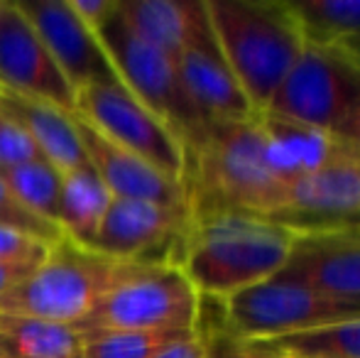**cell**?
Listing matches in <instances>:
<instances>
[{
	"label": "cell",
	"mask_w": 360,
	"mask_h": 358,
	"mask_svg": "<svg viewBox=\"0 0 360 358\" xmlns=\"http://www.w3.org/2000/svg\"><path fill=\"white\" fill-rule=\"evenodd\" d=\"M294 234L282 224L245 211L191 216L179 253L199 295L226 297L257 285L285 268Z\"/></svg>",
	"instance_id": "obj_1"
},
{
	"label": "cell",
	"mask_w": 360,
	"mask_h": 358,
	"mask_svg": "<svg viewBox=\"0 0 360 358\" xmlns=\"http://www.w3.org/2000/svg\"><path fill=\"white\" fill-rule=\"evenodd\" d=\"M191 216L245 211L275 219L287 196V181L267 158L255 115L243 123H211L201 150L184 177Z\"/></svg>",
	"instance_id": "obj_2"
},
{
	"label": "cell",
	"mask_w": 360,
	"mask_h": 358,
	"mask_svg": "<svg viewBox=\"0 0 360 358\" xmlns=\"http://www.w3.org/2000/svg\"><path fill=\"white\" fill-rule=\"evenodd\" d=\"M206 13L252 110L265 113L307 44L292 5L282 0H206Z\"/></svg>",
	"instance_id": "obj_3"
},
{
	"label": "cell",
	"mask_w": 360,
	"mask_h": 358,
	"mask_svg": "<svg viewBox=\"0 0 360 358\" xmlns=\"http://www.w3.org/2000/svg\"><path fill=\"white\" fill-rule=\"evenodd\" d=\"M143 265L110 258L62 236L49 245V253L32 275L0 297V314H25L79 326L115 285Z\"/></svg>",
	"instance_id": "obj_4"
},
{
	"label": "cell",
	"mask_w": 360,
	"mask_h": 358,
	"mask_svg": "<svg viewBox=\"0 0 360 358\" xmlns=\"http://www.w3.org/2000/svg\"><path fill=\"white\" fill-rule=\"evenodd\" d=\"M98 39L108 52L120 84L174 133L189 165V160L204 145L211 123L199 113L186 94L176 62L140 37L125 23L123 15L118 13V0H115V13L98 32Z\"/></svg>",
	"instance_id": "obj_5"
},
{
	"label": "cell",
	"mask_w": 360,
	"mask_h": 358,
	"mask_svg": "<svg viewBox=\"0 0 360 358\" xmlns=\"http://www.w3.org/2000/svg\"><path fill=\"white\" fill-rule=\"evenodd\" d=\"M360 110V62L341 44H304L265 113L336 135Z\"/></svg>",
	"instance_id": "obj_6"
},
{
	"label": "cell",
	"mask_w": 360,
	"mask_h": 358,
	"mask_svg": "<svg viewBox=\"0 0 360 358\" xmlns=\"http://www.w3.org/2000/svg\"><path fill=\"white\" fill-rule=\"evenodd\" d=\"M199 292L176 263H145L115 285L76 329L89 331H194Z\"/></svg>",
	"instance_id": "obj_7"
},
{
	"label": "cell",
	"mask_w": 360,
	"mask_h": 358,
	"mask_svg": "<svg viewBox=\"0 0 360 358\" xmlns=\"http://www.w3.org/2000/svg\"><path fill=\"white\" fill-rule=\"evenodd\" d=\"M223 307L228 331L245 341H272L360 319V305L328 300L282 272L226 297Z\"/></svg>",
	"instance_id": "obj_8"
},
{
	"label": "cell",
	"mask_w": 360,
	"mask_h": 358,
	"mask_svg": "<svg viewBox=\"0 0 360 358\" xmlns=\"http://www.w3.org/2000/svg\"><path fill=\"white\" fill-rule=\"evenodd\" d=\"M76 113L91 120L105 138L160 170L165 177L184 184L186 153L181 143L120 84V79L81 89L76 94Z\"/></svg>",
	"instance_id": "obj_9"
},
{
	"label": "cell",
	"mask_w": 360,
	"mask_h": 358,
	"mask_svg": "<svg viewBox=\"0 0 360 358\" xmlns=\"http://www.w3.org/2000/svg\"><path fill=\"white\" fill-rule=\"evenodd\" d=\"M0 91L74 113L76 91L47 52L18 0H0Z\"/></svg>",
	"instance_id": "obj_10"
},
{
	"label": "cell",
	"mask_w": 360,
	"mask_h": 358,
	"mask_svg": "<svg viewBox=\"0 0 360 358\" xmlns=\"http://www.w3.org/2000/svg\"><path fill=\"white\" fill-rule=\"evenodd\" d=\"M272 221L292 234L360 229V167L343 153L287 186Z\"/></svg>",
	"instance_id": "obj_11"
},
{
	"label": "cell",
	"mask_w": 360,
	"mask_h": 358,
	"mask_svg": "<svg viewBox=\"0 0 360 358\" xmlns=\"http://www.w3.org/2000/svg\"><path fill=\"white\" fill-rule=\"evenodd\" d=\"M189 224L191 211L186 209L113 196L96 236L94 250L133 263H162L155 253H181Z\"/></svg>",
	"instance_id": "obj_12"
},
{
	"label": "cell",
	"mask_w": 360,
	"mask_h": 358,
	"mask_svg": "<svg viewBox=\"0 0 360 358\" xmlns=\"http://www.w3.org/2000/svg\"><path fill=\"white\" fill-rule=\"evenodd\" d=\"M18 5L76 94L118 79L98 34L81 23L69 0H18Z\"/></svg>",
	"instance_id": "obj_13"
},
{
	"label": "cell",
	"mask_w": 360,
	"mask_h": 358,
	"mask_svg": "<svg viewBox=\"0 0 360 358\" xmlns=\"http://www.w3.org/2000/svg\"><path fill=\"white\" fill-rule=\"evenodd\" d=\"M280 272L328 300L360 305V229L294 234Z\"/></svg>",
	"instance_id": "obj_14"
},
{
	"label": "cell",
	"mask_w": 360,
	"mask_h": 358,
	"mask_svg": "<svg viewBox=\"0 0 360 358\" xmlns=\"http://www.w3.org/2000/svg\"><path fill=\"white\" fill-rule=\"evenodd\" d=\"M74 128L81 138V145L86 150L89 165L96 170L108 191L113 196L125 199H145L155 201L172 209L189 211V194L181 181H174L133 155L130 150L120 148L110 138H105L91 120H86L81 113H72Z\"/></svg>",
	"instance_id": "obj_15"
},
{
	"label": "cell",
	"mask_w": 360,
	"mask_h": 358,
	"mask_svg": "<svg viewBox=\"0 0 360 358\" xmlns=\"http://www.w3.org/2000/svg\"><path fill=\"white\" fill-rule=\"evenodd\" d=\"M176 69L189 98L209 123H243L255 115L218 47L211 20L201 25L176 57Z\"/></svg>",
	"instance_id": "obj_16"
},
{
	"label": "cell",
	"mask_w": 360,
	"mask_h": 358,
	"mask_svg": "<svg viewBox=\"0 0 360 358\" xmlns=\"http://www.w3.org/2000/svg\"><path fill=\"white\" fill-rule=\"evenodd\" d=\"M255 123L265 138L267 158L287 186L341 155V145L331 133L307 128L272 113H255Z\"/></svg>",
	"instance_id": "obj_17"
},
{
	"label": "cell",
	"mask_w": 360,
	"mask_h": 358,
	"mask_svg": "<svg viewBox=\"0 0 360 358\" xmlns=\"http://www.w3.org/2000/svg\"><path fill=\"white\" fill-rule=\"evenodd\" d=\"M118 13L140 37L174 62L209 20L206 0H118Z\"/></svg>",
	"instance_id": "obj_18"
},
{
	"label": "cell",
	"mask_w": 360,
	"mask_h": 358,
	"mask_svg": "<svg viewBox=\"0 0 360 358\" xmlns=\"http://www.w3.org/2000/svg\"><path fill=\"white\" fill-rule=\"evenodd\" d=\"M0 101L27 128L30 138H32V143L39 150V158H44L49 165H54L62 174L74 172V170L89 165L86 150L74 128L72 113L57 108V106L42 103V101L3 94V91H0Z\"/></svg>",
	"instance_id": "obj_19"
},
{
	"label": "cell",
	"mask_w": 360,
	"mask_h": 358,
	"mask_svg": "<svg viewBox=\"0 0 360 358\" xmlns=\"http://www.w3.org/2000/svg\"><path fill=\"white\" fill-rule=\"evenodd\" d=\"M110 199H113V194L101 181L91 165L62 174V199H59L57 216V226L62 236H67L76 245L94 248Z\"/></svg>",
	"instance_id": "obj_20"
},
{
	"label": "cell",
	"mask_w": 360,
	"mask_h": 358,
	"mask_svg": "<svg viewBox=\"0 0 360 358\" xmlns=\"http://www.w3.org/2000/svg\"><path fill=\"white\" fill-rule=\"evenodd\" d=\"M84 334L72 324L0 314V358H79Z\"/></svg>",
	"instance_id": "obj_21"
},
{
	"label": "cell",
	"mask_w": 360,
	"mask_h": 358,
	"mask_svg": "<svg viewBox=\"0 0 360 358\" xmlns=\"http://www.w3.org/2000/svg\"><path fill=\"white\" fill-rule=\"evenodd\" d=\"M309 44H343L360 34V0H289Z\"/></svg>",
	"instance_id": "obj_22"
},
{
	"label": "cell",
	"mask_w": 360,
	"mask_h": 358,
	"mask_svg": "<svg viewBox=\"0 0 360 358\" xmlns=\"http://www.w3.org/2000/svg\"><path fill=\"white\" fill-rule=\"evenodd\" d=\"M10 186L13 196L37 219L57 226L59 199H62V172L44 158L25 162L10 172L0 174ZM59 229V226H57Z\"/></svg>",
	"instance_id": "obj_23"
},
{
	"label": "cell",
	"mask_w": 360,
	"mask_h": 358,
	"mask_svg": "<svg viewBox=\"0 0 360 358\" xmlns=\"http://www.w3.org/2000/svg\"><path fill=\"white\" fill-rule=\"evenodd\" d=\"M282 358H360V319L262 341Z\"/></svg>",
	"instance_id": "obj_24"
},
{
	"label": "cell",
	"mask_w": 360,
	"mask_h": 358,
	"mask_svg": "<svg viewBox=\"0 0 360 358\" xmlns=\"http://www.w3.org/2000/svg\"><path fill=\"white\" fill-rule=\"evenodd\" d=\"M191 331H89L84 358H155L162 349Z\"/></svg>",
	"instance_id": "obj_25"
},
{
	"label": "cell",
	"mask_w": 360,
	"mask_h": 358,
	"mask_svg": "<svg viewBox=\"0 0 360 358\" xmlns=\"http://www.w3.org/2000/svg\"><path fill=\"white\" fill-rule=\"evenodd\" d=\"M37 158L39 150L30 138L27 128L0 101V174L10 172V170L20 167L25 162H32Z\"/></svg>",
	"instance_id": "obj_26"
},
{
	"label": "cell",
	"mask_w": 360,
	"mask_h": 358,
	"mask_svg": "<svg viewBox=\"0 0 360 358\" xmlns=\"http://www.w3.org/2000/svg\"><path fill=\"white\" fill-rule=\"evenodd\" d=\"M0 226H10V229L25 231V234L34 236V238L44 241V243H57L62 238V231L54 224L44 219H37L34 214H30L22 204L13 196L10 186L5 184V179L0 177Z\"/></svg>",
	"instance_id": "obj_27"
},
{
	"label": "cell",
	"mask_w": 360,
	"mask_h": 358,
	"mask_svg": "<svg viewBox=\"0 0 360 358\" xmlns=\"http://www.w3.org/2000/svg\"><path fill=\"white\" fill-rule=\"evenodd\" d=\"M49 253V243L25 234V231L0 226V263L37 268Z\"/></svg>",
	"instance_id": "obj_28"
},
{
	"label": "cell",
	"mask_w": 360,
	"mask_h": 358,
	"mask_svg": "<svg viewBox=\"0 0 360 358\" xmlns=\"http://www.w3.org/2000/svg\"><path fill=\"white\" fill-rule=\"evenodd\" d=\"M201 339L206 341V358H282L272 349H267L262 341L238 339L228 329L201 336Z\"/></svg>",
	"instance_id": "obj_29"
},
{
	"label": "cell",
	"mask_w": 360,
	"mask_h": 358,
	"mask_svg": "<svg viewBox=\"0 0 360 358\" xmlns=\"http://www.w3.org/2000/svg\"><path fill=\"white\" fill-rule=\"evenodd\" d=\"M74 8V13L79 15V20L98 34L105 27V23L110 20V15L115 13V0H69Z\"/></svg>",
	"instance_id": "obj_30"
},
{
	"label": "cell",
	"mask_w": 360,
	"mask_h": 358,
	"mask_svg": "<svg viewBox=\"0 0 360 358\" xmlns=\"http://www.w3.org/2000/svg\"><path fill=\"white\" fill-rule=\"evenodd\" d=\"M155 358H206V341L196 331L176 339L167 349H162Z\"/></svg>",
	"instance_id": "obj_31"
},
{
	"label": "cell",
	"mask_w": 360,
	"mask_h": 358,
	"mask_svg": "<svg viewBox=\"0 0 360 358\" xmlns=\"http://www.w3.org/2000/svg\"><path fill=\"white\" fill-rule=\"evenodd\" d=\"M333 138L338 140V145L343 148V153L353 160V162L360 167V110L356 113V118L346 125V128L338 130Z\"/></svg>",
	"instance_id": "obj_32"
},
{
	"label": "cell",
	"mask_w": 360,
	"mask_h": 358,
	"mask_svg": "<svg viewBox=\"0 0 360 358\" xmlns=\"http://www.w3.org/2000/svg\"><path fill=\"white\" fill-rule=\"evenodd\" d=\"M32 270L34 268H27V265H5V263H0V297H3L5 292L13 290V287H18L25 277L32 275Z\"/></svg>",
	"instance_id": "obj_33"
},
{
	"label": "cell",
	"mask_w": 360,
	"mask_h": 358,
	"mask_svg": "<svg viewBox=\"0 0 360 358\" xmlns=\"http://www.w3.org/2000/svg\"><path fill=\"white\" fill-rule=\"evenodd\" d=\"M341 47H346L348 52H351L353 57H356L358 62H360V34H358V37H353V39H348V42H343Z\"/></svg>",
	"instance_id": "obj_34"
},
{
	"label": "cell",
	"mask_w": 360,
	"mask_h": 358,
	"mask_svg": "<svg viewBox=\"0 0 360 358\" xmlns=\"http://www.w3.org/2000/svg\"><path fill=\"white\" fill-rule=\"evenodd\" d=\"M79 358H84V356H79Z\"/></svg>",
	"instance_id": "obj_35"
}]
</instances>
